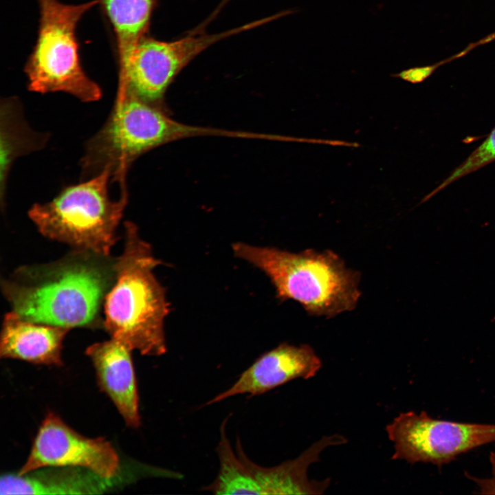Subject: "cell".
I'll use <instances>...</instances> for the list:
<instances>
[{
  "mask_svg": "<svg viewBox=\"0 0 495 495\" xmlns=\"http://www.w3.org/2000/svg\"><path fill=\"white\" fill-rule=\"evenodd\" d=\"M116 258L74 249L54 262L17 269L1 280L13 311L36 323L104 327L101 308L116 278Z\"/></svg>",
  "mask_w": 495,
  "mask_h": 495,
  "instance_id": "1",
  "label": "cell"
},
{
  "mask_svg": "<svg viewBox=\"0 0 495 495\" xmlns=\"http://www.w3.org/2000/svg\"><path fill=\"white\" fill-rule=\"evenodd\" d=\"M124 230L115 281L104 301V327L131 351L159 356L166 352L164 321L169 312L165 289L153 272L162 262L133 223L124 222Z\"/></svg>",
  "mask_w": 495,
  "mask_h": 495,
  "instance_id": "2",
  "label": "cell"
},
{
  "mask_svg": "<svg viewBox=\"0 0 495 495\" xmlns=\"http://www.w3.org/2000/svg\"><path fill=\"white\" fill-rule=\"evenodd\" d=\"M232 247L236 257L269 277L278 298L299 302L309 315L332 318L358 304L360 274L331 250L294 253L241 242Z\"/></svg>",
  "mask_w": 495,
  "mask_h": 495,
  "instance_id": "3",
  "label": "cell"
},
{
  "mask_svg": "<svg viewBox=\"0 0 495 495\" xmlns=\"http://www.w3.org/2000/svg\"><path fill=\"white\" fill-rule=\"evenodd\" d=\"M223 130L179 122L163 108L126 91H117L115 104L103 126L87 144L81 160L82 178L108 169L113 180L126 186L129 166L139 156L168 142L200 135H222Z\"/></svg>",
  "mask_w": 495,
  "mask_h": 495,
  "instance_id": "4",
  "label": "cell"
},
{
  "mask_svg": "<svg viewBox=\"0 0 495 495\" xmlns=\"http://www.w3.org/2000/svg\"><path fill=\"white\" fill-rule=\"evenodd\" d=\"M111 174L104 169L85 182L65 188L51 201L34 204L28 216L38 232L74 249L110 256L116 230L128 202L126 188L118 200L109 193Z\"/></svg>",
  "mask_w": 495,
  "mask_h": 495,
  "instance_id": "5",
  "label": "cell"
},
{
  "mask_svg": "<svg viewBox=\"0 0 495 495\" xmlns=\"http://www.w3.org/2000/svg\"><path fill=\"white\" fill-rule=\"evenodd\" d=\"M36 1L40 11L38 37L25 65L28 89L40 94L62 91L86 102L100 100V87L81 66L76 36L78 21L99 0L78 5Z\"/></svg>",
  "mask_w": 495,
  "mask_h": 495,
  "instance_id": "6",
  "label": "cell"
},
{
  "mask_svg": "<svg viewBox=\"0 0 495 495\" xmlns=\"http://www.w3.org/2000/svg\"><path fill=\"white\" fill-rule=\"evenodd\" d=\"M265 23L264 19L216 34L195 29L184 37L157 40L146 34L119 68L118 91L162 108L164 94L177 75L197 56L215 43Z\"/></svg>",
  "mask_w": 495,
  "mask_h": 495,
  "instance_id": "7",
  "label": "cell"
},
{
  "mask_svg": "<svg viewBox=\"0 0 495 495\" xmlns=\"http://www.w3.org/2000/svg\"><path fill=\"white\" fill-rule=\"evenodd\" d=\"M386 432L394 445L391 459L438 466L495 442V424L438 419L425 411L400 413L386 425Z\"/></svg>",
  "mask_w": 495,
  "mask_h": 495,
  "instance_id": "8",
  "label": "cell"
},
{
  "mask_svg": "<svg viewBox=\"0 0 495 495\" xmlns=\"http://www.w3.org/2000/svg\"><path fill=\"white\" fill-rule=\"evenodd\" d=\"M47 467H74L110 480L120 470V459L111 443L103 437H85L48 412L43 420L26 461L18 474Z\"/></svg>",
  "mask_w": 495,
  "mask_h": 495,
  "instance_id": "9",
  "label": "cell"
},
{
  "mask_svg": "<svg viewBox=\"0 0 495 495\" xmlns=\"http://www.w3.org/2000/svg\"><path fill=\"white\" fill-rule=\"evenodd\" d=\"M322 366L321 359L310 345L282 343L258 357L232 386L214 397L206 405L234 395H260L292 380L311 378Z\"/></svg>",
  "mask_w": 495,
  "mask_h": 495,
  "instance_id": "10",
  "label": "cell"
},
{
  "mask_svg": "<svg viewBox=\"0 0 495 495\" xmlns=\"http://www.w3.org/2000/svg\"><path fill=\"white\" fill-rule=\"evenodd\" d=\"M346 441V439L340 434L324 436L298 457L274 467H263L250 460L239 439L236 452L247 468L251 494H322L330 485V478L310 479L308 469L319 461L325 448Z\"/></svg>",
  "mask_w": 495,
  "mask_h": 495,
  "instance_id": "11",
  "label": "cell"
},
{
  "mask_svg": "<svg viewBox=\"0 0 495 495\" xmlns=\"http://www.w3.org/2000/svg\"><path fill=\"white\" fill-rule=\"evenodd\" d=\"M131 351L111 338L88 346L85 353L92 361L101 390L111 399L126 425L136 428L141 419Z\"/></svg>",
  "mask_w": 495,
  "mask_h": 495,
  "instance_id": "12",
  "label": "cell"
},
{
  "mask_svg": "<svg viewBox=\"0 0 495 495\" xmlns=\"http://www.w3.org/2000/svg\"><path fill=\"white\" fill-rule=\"evenodd\" d=\"M69 330L30 322L11 311L5 314L2 324L0 356L34 364L60 366L63 364V342Z\"/></svg>",
  "mask_w": 495,
  "mask_h": 495,
  "instance_id": "13",
  "label": "cell"
},
{
  "mask_svg": "<svg viewBox=\"0 0 495 495\" xmlns=\"http://www.w3.org/2000/svg\"><path fill=\"white\" fill-rule=\"evenodd\" d=\"M107 481L80 468L47 467L24 474L2 475L0 494H98L107 490Z\"/></svg>",
  "mask_w": 495,
  "mask_h": 495,
  "instance_id": "14",
  "label": "cell"
},
{
  "mask_svg": "<svg viewBox=\"0 0 495 495\" xmlns=\"http://www.w3.org/2000/svg\"><path fill=\"white\" fill-rule=\"evenodd\" d=\"M44 133L33 131L22 114L21 106L16 98H7L1 104V200L6 188L9 171L14 161L44 146L47 140Z\"/></svg>",
  "mask_w": 495,
  "mask_h": 495,
  "instance_id": "15",
  "label": "cell"
},
{
  "mask_svg": "<svg viewBox=\"0 0 495 495\" xmlns=\"http://www.w3.org/2000/svg\"><path fill=\"white\" fill-rule=\"evenodd\" d=\"M157 0H99L116 35L119 68L138 41L148 34Z\"/></svg>",
  "mask_w": 495,
  "mask_h": 495,
  "instance_id": "16",
  "label": "cell"
},
{
  "mask_svg": "<svg viewBox=\"0 0 495 495\" xmlns=\"http://www.w3.org/2000/svg\"><path fill=\"white\" fill-rule=\"evenodd\" d=\"M495 161V127L485 139L456 166L440 184L427 194L420 203L425 202L454 182Z\"/></svg>",
  "mask_w": 495,
  "mask_h": 495,
  "instance_id": "17",
  "label": "cell"
},
{
  "mask_svg": "<svg viewBox=\"0 0 495 495\" xmlns=\"http://www.w3.org/2000/svg\"><path fill=\"white\" fill-rule=\"evenodd\" d=\"M494 40L495 32H493L481 38L480 40L470 43L461 51L436 63L425 66L411 67L405 70H402L397 74H393L392 76L400 78L404 81L408 82L412 84L421 83L425 81L430 76H432V74L439 67L443 66V65L448 64L456 59L462 58L469 54L474 49L491 43Z\"/></svg>",
  "mask_w": 495,
  "mask_h": 495,
  "instance_id": "18",
  "label": "cell"
},
{
  "mask_svg": "<svg viewBox=\"0 0 495 495\" xmlns=\"http://www.w3.org/2000/svg\"><path fill=\"white\" fill-rule=\"evenodd\" d=\"M492 475L488 478H478L467 474V477L474 481L481 494H495V450L490 454Z\"/></svg>",
  "mask_w": 495,
  "mask_h": 495,
  "instance_id": "19",
  "label": "cell"
},
{
  "mask_svg": "<svg viewBox=\"0 0 495 495\" xmlns=\"http://www.w3.org/2000/svg\"><path fill=\"white\" fill-rule=\"evenodd\" d=\"M229 1L230 0H223L222 2L220 3V6H219L218 8L216 10L215 12L213 13V14L216 15L217 13L221 10V8Z\"/></svg>",
  "mask_w": 495,
  "mask_h": 495,
  "instance_id": "20",
  "label": "cell"
}]
</instances>
